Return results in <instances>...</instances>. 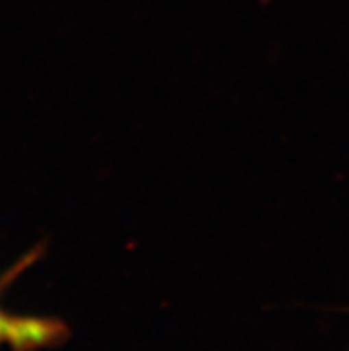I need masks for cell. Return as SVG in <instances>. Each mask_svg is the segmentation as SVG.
I'll return each mask as SVG.
<instances>
[{
  "label": "cell",
  "mask_w": 349,
  "mask_h": 351,
  "mask_svg": "<svg viewBox=\"0 0 349 351\" xmlns=\"http://www.w3.org/2000/svg\"><path fill=\"white\" fill-rule=\"evenodd\" d=\"M64 335V326L59 321L40 317L14 316L0 308V346L31 351L53 344Z\"/></svg>",
  "instance_id": "obj_1"
}]
</instances>
